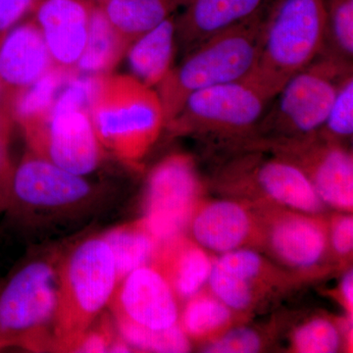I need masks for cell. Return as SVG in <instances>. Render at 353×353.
<instances>
[{
    "mask_svg": "<svg viewBox=\"0 0 353 353\" xmlns=\"http://www.w3.org/2000/svg\"><path fill=\"white\" fill-rule=\"evenodd\" d=\"M262 348V339L254 330L240 327L228 329L204 348L209 353H254Z\"/></svg>",
    "mask_w": 353,
    "mask_h": 353,
    "instance_id": "f546056e",
    "label": "cell"
},
{
    "mask_svg": "<svg viewBox=\"0 0 353 353\" xmlns=\"http://www.w3.org/2000/svg\"><path fill=\"white\" fill-rule=\"evenodd\" d=\"M54 67L41 30L24 20L0 41V106L9 105L20 90Z\"/></svg>",
    "mask_w": 353,
    "mask_h": 353,
    "instance_id": "9a60e30c",
    "label": "cell"
},
{
    "mask_svg": "<svg viewBox=\"0 0 353 353\" xmlns=\"http://www.w3.org/2000/svg\"><path fill=\"white\" fill-rule=\"evenodd\" d=\"M110 24L132 41L174 15L189 0H95Z\"/></svg>",
    "mask_w": 353,
    "mask_h": 353,
    "instance_id": "7402d4cb",
    "label": "cell"
},
{
    "mask_svg": "<svg viewBox=\"0 0 353 353\" xmlns=\"http://www.w3.org/2000/svg\"><path fill=\"white\" fill-rule=\"evenodd\" d=\"M119 284L113 253L102 238L73 250L58 270L54 336L59 350H76L88 327L112 301Z\"/></svg>",
    "mask_w": 353,
    "mask_h": 353,
    "instance_id": "277c9868",
    "label": "cell"
},
{
    "mask_svg": "<svg viewBox=\"0 0 353 353\" xmlns=\"http://www.w3.org/2000/svg\"><path fill=\"white\" fill-rule=\"evenodd\" d=\"M264 0H189L176 17V43L183 54L202 41L250 17Z\"/></svg>",
    "mask_w": 353,
    "mask_h": 353,
    "instance_id": "ac0fdd59",
    "label": "cell"
},
{
    "mask_svg": "<svg viewBox=\"0 0 353 353\" xmlns=\"http://www.w3.org/2000/svg\"><path fill=\"white\" fill-rule=\"evenodd\" d=\"M326 20L325 0H275L267 7L259 55L245 80L272 101L322 52Z\"/></svg>",
    "mask_w": 353,
    "mask_h": 353,
    "instance_id": "6da1fadb",
    "label": "cell"
},
{
    "mask_svg": "<svg viewBox=\"0 0 353 353\" xmlns=\"http://www.w3.org/2000/svg\"><path fill=\"white\" fill-rule=\"evenodd\" d=\"M353 132V74L341 82L319 134L341 143Z\"/></svg>",
    "mask_w": 353,
    "mask_h": 353,
    "instance_id": "f1b7e54d",
    "label": "cell"
},
{
    "mask_svg": "<svg viewBox=\"0 0 353 353\" xmlns=\"http://www.w3.org/2000/svg\"><path fill=\"white\" fill-rule=\"evenodd\" d=\"M326 9V38L322 52L352 64L353 0H328Z\"/></svg>",
    "mask_w": 353,
    "mask_h": 353,
    "instance_id": "4316f807",
    "label": "cell"
},
{
    "mask_svg": "<svg viewBox=\"0 0 353 353\" xmlns=\"http://www.w3.org/2000/svg\"><path fill=\"white\" fill-rule=\"evenodd\" d=\"M329 241L339 256L352 254L353 250V218L352 215H339L329 227Z\"/></svg>",
    "mask_w": 353,
    "mask_h": 353,
    "instance_id": "1f68e13d",
    "label": "cell"
},
{
    "mask_svg": "<svg viewBox=\"0 0 353 353\" xmlns=\"http://www.w3.org/2000/svg\"><path fill=\"white\" fill-rule=\"evenodd\" d=\"M339 294L341 296V304L347 311V317L352 318L353 312V272L347 271L343 276L340 284Z\"/></svg>",
    "mask_w": 353,
    "mask_h": 353,
    "instance_id": "e575fe53",
    "label": "cell"
},
{
    "mask_svg": "<svg viewBox=\"0 0 353 353\" xmlns=\"http://www.w3.org/2000/svg\"><path fill=\"white\" fill-rule=\"evenodd\" d=\"M58 271L50 262L25 265L0 288V350L27 343L54 322Z\"/></svg>",
    "mask_w": 353,
    "mask_h": 353,
    "instance_id": "52a82bcc",
    "label": "cell"
},
{
    "mask_svg": "<svg viewBox=\"0 0 353 353\" xmlns=\"http://www.w3.org/2000/svg\"><path fill=\"white\" fill-rule=\"evenodd\" d=\"M90 183L50 160L29 153L14 168L6 209L22 204L43 208H64L87 199Z\"/></svg>",
    "mask_w": 353,
    "mask_h": 353,
    "instance_id": "7c38bea8",
    "label": "cell"
},
{
    "mask_svg": "<svg viewBox=\"0 0 353 353\" xmlns=\"http://www.w3.org/2000/svg\"><path fill=\"white\" fill-rule=\"evenodd\" d=\"M262 240L283 263L292 268L310 269L326 253L329 226L318 215L268 211L262 215Z\"/></svg>",
    "mask_w": 353,
    "mask_h": 353,
    "instance_id": "5bb4252c",
    "label": "cell"
},
{
    "mask_svg": "<svg viewBox=\"0 0 353 353\" xmlns=\"http://www.w3.org/2000/svg\"><path fill=\"white\" fill-rule=\"evenodd\" d=\"M88 113L102 148L128 163L145 157L166 125L157 90L132 75L101 76Z\"/></svg>",
    "mask_w": 353,
    "mask_h": 353,
    "instance_id": "3957f363",
    "label": "cell"
},
{
    "mask_svg": "<svg viewBox=\"0 0 353 353\" xmlns=\"http://www.w3.org/2000/svg\"><path fill=\"white\" fill-rule=\"evenodd\" d=\"M12 121L10 113L6 109L0 108V139L9 137Z\"/></svg>",
    "mask_w": 353,
    "mask_h": 353,
    "instance_id": "d590c367",
    "label": "cell"
},
{
    "mask_svg": "<svg viewBox=\"0 0 353 353\" xmlns=\"http://www.w3.org/2000/svg\"><path fill=\"white\" fill-rule=\"evenodd\" d=\"M341 341L340 327L328 319L315 318L294 331L292 347L299 353H333L340 350Z\"/></svg>",
    "mask_w": 353,
    "mask_h": 353,
    "instance_id": "83f0119b",
    "label": "cell"
},
{
    "mask_svg": "<svg viewBox=\"0 0 353 353\" xmlns=\"http://www.w3.org/2000/svg\"><path fill=\"white\" fill-rule=\"evenodd\" d=\"M201 192L196 165L188 155H170L152 169L141 221L160 245L183 236L189 229Z\"/></svg>",
    "mask_w": 353,
    "mask_h": 353,
    "instance_id": "9c48e42d",
    "label": "cell"
},
{
    "mask_svg": "<svg viewBox=\"0 0 353 353\" xmlns=\"http://www.w3.org/2000/svg\"><path fill=\"white\" fill-rule=\"evenodd\" d=\"M103 239L113 253L119 283L132 271L152 264L161 245L141 220L115 228Z\"/></svg>",
    "mask_w": 353,
    "mask_h": 353,
    "instance_id": "cb8c5ba5",
    "label": "cell"
},
{
    "mask_svg": "<svg viewBox=\"0 0 353 353\" xmlns=\"http://www.w3.org/2000/svg\"><path fill=\"white\" fill-rule=\"evenodd\" d=\"M152 264L163 273L178 299L189 301L208 284L213 260L183 236L160 245Z\"/></svg>",
    "mask_w": 353,
    "mask_h": 353,
    "instance_id": "d6986e66",
    "label": "cell"
},
{
    "mask_svg": "<svg viewBox=\"0 0 353 353\" xmlns=\"http://www.w3.org/2000/svg\"><path fill=\"white\" fill-rule=\"evenodd\" d=\"M94 0H39L32 14L54 66L76 71Z\"/></svg>",
    "mask_w": 353,
    "mask_h": 353,
    "instance_id": "2e32d148",
    "label": "cell"
},
{
    "mask_svg": "<svg viewBox=\"0 0 353 353\" xmlns=\"http://www.w3.org/2000/svg\"><path fill=\"white\" fill-rule=\"evenodd\" d=\"M250 148L289 160L308 176L323 203L352 212L353 157L343 143L317 132L306 138L255 141Z\"/></svg>",
    "mask_w": 353,
    "mask_h": 353,
    "instance_id": "ba28073f",
    "label": "cell"
},
{
    "mask_svg": "<svg viewBox=\"0 0 353 353\" xmlns=\"http://www.w3.org/2000/svg\"><path fill=\"white\" fill-rule=\"evenodd\" d=\"M9 137L0 139V211L7 208L10 199L14 167L8 153Z\"/></svg>",
    "mask_w": 353,
    "mask_h": 353,
    "instance_id": "d6a6232c",
    "label": "cell"
},
{
    "mask_svg": "<svg viewBox=\"0 0 353 353\" xmlns=\"http://www.w3.org/2000/svg\"><path fill=\"white\" fill-rule=\"evenodd\" d=\"M270 102L245 79L221 83L189 95L165 128L234 143L252 132Z\"/></svg>",
    "mask_w": 353,
    "mask_h": 353,
    "instance_id": "8992f818",
    "label": "cell"
},
{
    "mask_svg": "<svg viewBox=\"0 0 353 353\" xmlns=\"http://www.w3.org/2000/svg\"><path fill=\"white\" fill-rule=\"evenodd\" d=\"M76 71L54 66L13 97L9 113L23 132L41 124L50 115L58 94Z\"/></svg>",
    "mask_w": 353,
    "mask_h": 353,
    "instance_id": "603a6c76",
    "label": "cell"
},
{
    "mask_svg": "<svg viewBox=\"0 0 353 353\" xmlns=\"http://www.w3.org/2000/svg\"><path fill=\"white\" fill-rule=\"evenodd\" d=\"M221 181L236 190L257 192L280 205L306 214L318 215L324 203L308 176L289 160L252 153L223 169Z\"/></svg>",
    "mask_w": 353,
    "mask_h": 353,
    "instance_id": "30bf717a",
    "label": "cell"
},
{
    "mask_svg": "<svg viewBox=\"0 0 353 353\" xmlns=\"http://www.w3.org/2000/svg\"><path fill=\"white\" fill-rule=\"evenodd\" d=\"M39 0H0V41L32 13Z\"/></svg>",
    "mask_w": 353,
    "mask_h": 353,
    "instance_id": "4dcf8cb0",
    "label": "cell"
},
{
    "mask_svg": "<svg viewBox=\"0 0 353 353\" xmlns=\"http://www.w3.org/2000/svg\"><path fill=\"white\" fill-rule=\"evenodd\" d=\"M116 316L161 330L178 324V297L168 280L154 264L128 274L118 284L113 299Z\"/></svg>",
    "mask_w": 353,
    "mask_h": 353,
    "instance_id": "4fadbf2b",
    "label": "cell"
},
{
    "mask_svg": "<svg viewBox=\"0 0 353 353\" xmlns=\"http://www.w3.org/2000/svg\"><path fill=\"white\" fill-rule=\"evenodd\" d=\"M352 64L321 52L290 79L272 99L261 119L234 145L263 139H301L319 132Z\"/></svg>",
    "mask_w": 353,
    "mask_h": 353,
    "instance_id": "5b68a950",
    "label": "cell"
},
{
    "mask_svg": "<svg viewBox=\"0 0 353 353\" xmlns=\"http://www.w3.org/2000/svg\"><path fill=\"white\" fill-rule=\"evenodd\" d=\"M266 6L185 53L158 88L166 124L202 88L243 80L259 55ZM166 126V125H165Z\"/></svg>",
    "mask_w": 353,
    "mask_h": 353,
    "instance_id": "7a4b0ae2",
    "label": "cell"
},
{
    "mask_svg": "<svg viewBox=\"0 0 353 353\" xmlns=\"http://www.w3.org/2000/svg\"><path fill=\"white\" fill-rule=\"evenodd\" d=\"M131 43V41L110 24L94 0L87 43L76 65L77 73L90 76L109 75L126 57Z\"/></svg>",
    "mask_w": 353,
    "mask_h": 353,
    "instance_id": "44dd1931",
    "label": "cell"
},
{
    "mask_svg": "<svg viewBox=\"0 0 353 353\" xmlns=\"http://www.w3.org/2000/svg\"><path fill=\"white\" fill-rule=\"evenodd\" d=\"M121 339L132 348L143 352L182 353L190 350V338L180 322L170 328L155 330L141 326L126 318L116 316Z\"/></svg>",
    "mask_w": 353,
    "mask_h": 353,
    "instance_id": "484cf974",
    "label": "cell"
},
{
    "mask_svg": "<svg viewBox=\"0 0 353 353\" xmlns=\"http://www.w3.org/2000/svg\"><path fill=\"white\" fill-rule=\"evenodd\" d=\"M189 229L194 243L205 250L227 253L262 240V217L233 201L199 203Z\"/></svg>",
    "mask_w": 353,
    "mask_h": 353,
    "instance_id": "e0dca14e",
    "label": "cell"
},
{
    "mask_svg": "<svg viewBox=\"0 0 353 353\" xmlns=\"http://www.w3.org/2000/svg\"><path fill=\"white\" fill-rule=\"evenodd\" d=\"M113 341L106 332H92L85 334L82 340L77 345L75 352H109Z\"/></svg>",
    "mask_w": 353,
    "mask_h": 353,
    "instance_id": "836d02e7",
    "label": "cell"
},
{
    "mask_svg": "<svg viewBox=\"0 0 353 353\" xmlns=\"http://www.w3.org/2000/svg\"><path fill=\"white\" fill-rule=\"evenodd\" d=\"M176 46L174 14L129 46L126 57L131 75L148 87H157L173 69Z\"/></svg>",
    "mask_w": 353,
    "mask_h": 353,
    "instance_id": "ffe728a7",
    "label": "cell"
},
{
    "mask_svg": "<svg viewBox=\"0 0 353 353\" xmlns=\"http://www.w3.org/2000/svg\"><path fill=\"white\" fill-rule=\"evenodd\" d=\"M24 134L32 153L76 175L92 173L101 162L103 148L85 109H52Z\"/></svg>",
    "mask_w": 353,
    "mask_h": 353,
    "instance_id": "8fae6325",
    "label": "cell"
},
{
    "mask_svg": "<svg viewBox=\"0 0 353 353\" xmlns=\"http://www.w3.org/2000/svg\"><path fill=\"white\" fill-rule=\"evenodd\" d=\"M233 321V310L213 294H197L183 309L180 325L194 340L215 339L226 332Z\"/></svg>",
    "mask_w": 353,
    "mask_h": 353,
    "instance_id": "d4e9b609",
    "label": "cell"
}]
</instances>
